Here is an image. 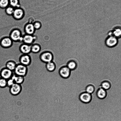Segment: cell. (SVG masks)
<instances>
[{"label":"cell","mask_w":121,"mask_h":121,"mask_svg":"<svg viewBox=\"0 0 121 121\" xmlns=\"http://www.w3.org/2000/svg\"><path fill=\"white\" fill-rule=\"evenodd\" d=\"M9 5L14 8H18V0H9Z\"/></svg>","instance_id":"603a6c76"},{"label":"cell","mask_w":121,"mask_h":121,"mask_svg":"<svg viewBox=\"0 0 121 121\" xmlns=\"http://www.w3.org/2000/svg\"><path fill=\"white\" fill-rule=\"evenodd\" d=\"M21 90L20 84L14 83L10 87L9 91L10 93L12 95L16 96L20 93Z\"/></svg>","instance_id":"30bf717a"},{"label":"cell","mask_w":121,"mask_h":121,"mask_svg":"<svg viewBox=\"0 0 121 121\" xmlns=\"http://www.w3.org/2000/svg\"><path fill=\"white\" fill-rule=\"evenodd\" d=\"M111 85L110 83L107 81L103 82L101 85V88L106 90L109 89Z\"/></svg>","instance_id":"d4e9b609"},{"label":"cell","mask_w":121,"mask_h":121,"mask_svg":"<svg viewBox=\"0 0 121 121\" xmlns=\"http://www.w3.org/2000/svg\"><path fill=\"white\" fill-rule=\"evenodd\" d=\"M7 86V80L2 78L0 79V87L4 88Z\"/></svg>","instance_id":"4316f807"},{"label":"cell","mask_w":121,"mask_h":121,"mask_svg":"<svg viewBox=\"0 0 121 121\" xmlns=\"http://www.w3.org/2000/svg\"><path fill=\"white\" fill-rule=\"evenodd\" d=\"M41 47L40 45L37 43H34L32 45L31 48V52L34 53L39 52L41 50Z\"/></svg>","instance_id":"ffe728a7"},{"label":"cell","mask_w":121,"mask_h":121,"mask_svg":"<svg viewBox=\"0 0 121 121\" xmlns=\"http://www.w3.org/2000/svg\"><path fill=\"white\" fill-rule=\"evenodd\" d=\"M95 88L92 85H89L88 86L86 89V92L88 93L91 94L94 92Z\"/></svg>","instance_id":"484cf974"},{"label":"cell","mask_w":121,"mask_h":121,"mask_svg":"<svg viewBox=\"0 0 121 121\" xmlns=\"http://www.w3.org/2000/svg\"><path fill=\"white\" fill-rule=\"evenodd\" d=\"M23 15L22 10L19 8H17L14 9L12 16L14 19L17 20L21 18Z\"/></svg>","instance_id":"5bb4252c"},{"label":"cell","mask_w":121,"mask_h":121,"mask_svg":"<svg viewBox=\"0 0 121 121\" xmlns=\"http://www.w3.org/2000/svg\"><path fill=\"white\" fill-rule=\"evenodd\" d=\"M17 64L15 61L13 60H9L6 62L5 67L13 72Z\"/></svg>","instance_id":"9a60e30c"},{"label":"cell","mask_w":121,"mask_h":121,"mask_svg":"<svg viewBox=\"0 0 121 121\" xmlns=\"http://www.w3.org/2000/svg\"><path fill=\"white\" fill-rule=\"evenodd\" d=\"M27 71V66L20 63L17 64L13 71L14 73L17 76H24Z\"/></svg>","instance_id":"7a4b0ae2"},{"label":"cell","mask_w":121,"mask_h":121,"mask_svg":"<svg viewBox=\"0 0 121 121\" xmlns=\"http://www.w3.org/2000/svg\"><path fill=\"white\" fill-rule=\"evenodd\" d=\"M71 72V70L66 66L62 67L59 71V73L60 76L65 78H67L69 76Z\"/></svg>","instance_id":"8fae6325"},{"label":"cell","mask_w":121,"mask_h":121,"mask_svg":"<svg viewBox=\"0 0 121 121\" xmlns=\"http://www.w3.org/2000/svg\"><path fill=\"white\" fill-rule=\"evenodd\" d=\"M5 9V13L7 15L9 16L12 15L14 10V8L9 5Z\"/></svg>","instance_id":"cb8c5ba5"},{"label":"cell","mask_w":121,"mask_h":121,"mask_svg":"<svg viewBox=\"0 0 121 121\" xmlns=\"http://www.w3.org/2000/svg\"><path fill=\"white\" fill-rule=\"evenodd\" d=\"M31 45H29L22 43L19 46V51L23 54H28L31 52Z\"/></svg>","instance_id":"9c48e42d"},{"label":"cell","mask_w":121,"mask_h":121,"mask_svg":"<svg viewBox=\"0 0 121 121\" xmlns=\"http://www.w3.org/2000/svg\"><path fill=\"white\" fill-rule=\"evenodd\" d=\"M14 81L15 83L21 84L23 81V77L17 76L14 73L11 78Z\"/></svg>","instance_id":"ac0fdd59"},{"label":"cell","mask_w":121,"mask_h":121,"mask_svg":"<svg viewBox=\"0 0 121 121\" xmlns=\"http://www.w3.org/2000/svg\"><path fill=\"white\" fill-rule=\"evenodd\" d=\"M2 78L1 76V75L0 74V79H1Z\"/></svg>","instance_id":"f546056e"},{"label":"cell","mask_w":121,"mask_h":121,"mask_svg":"<svg viewBox=\"0 0 121 121\" xmlns=\"http://www.w3.org/2000/svg\"><path fill=\"white\" fill-rule=\"evenodd\" d=\"M14 83L13 80L11 78L7 80V86L8 87H10Z\"/></svg>","instance_id":"83f0119b"},{"label":"cell","mask_w":121,"mask_h":121,"mask_svg":"<svg viewBox=\"0 0 121 121\" xmlns=\"http://www.w3.org/2000/svg\"><path fill=\"white\" fill-rule=\"evenodd\" d=\"M111 31L112 36L118 39L121 38V30L120 27L119 26L115 27Z\"/></svg>","instance_id":"2e32d148"},{"label":"cell","mask_w":121,"mask_h":121,"mask_svg":"<svg viewBox=\"0 0 121 121\" xmlns=\"http://www.w3.org/2000/svg\"><path fill=\"white\" fill-rule=\"evenodd\" d=\"M79 98L81 101L84 103H89L91 100V94L86 92L82 93L80 96Z\"/></svg>","instance_id":"7c38bea8"},{"label":"cell","mask_w":121,"mask_h":121,"mask_svg":"<svg viewBox=\"0 0 121 121\" xmlns=\"http://www.w3.org/2000/svg\"><path fill=\"white\" fill-rule=\"evenodd\" d=\"M66 66L70 70H74L77 68V64L75 61L70 60L68 62Z\"/></svg>","instance_id":"e0dca14e"},{"label":"cell","mask_w":121,"mask_h":121,"mask_svg":"<svg viewBox=\"0 0 121 121\" xmlns=\"http://www.w3.org/2000/svg\"><path fill=\"white\" fill-rule=\"evenodd\" d=\"M13 42L9 36H5L0 39V46L3 48L7 49L11 47Z\"/></svg>","instance_id":"3957f363"},{"label":"cell","mask_w":121,"mask_h":121,"mask_svg":"<svg viewBox=\"0 0 121 121\" xmlns=\"http://www.w3.org/2000/svg\"><path fill=\"white\" fill-rule=\"evenodd\" d=\"M24 28L25 34L31 35H33L35 30L33 25L31 24H27L24 26Z\"/></svg>","instance_id":"4fadbf2b"},{"label":"cell","mask_w":121,"mask_h":121,"mask_svg":"<svg viewBox=\"0 0 121 121\" xmlns=\"http://www.w3.org/2000/svg\"></svg>","instance_id":"4dcf8cb0"},{"label":"cell","mask_w":121,"mask_h":121,"mask_svg":"<svg viewBox=\"0 0 121 121\" xmlns=\"http://www.w3.org/2000/svg\"><path fill=\"white\" fill-rule=\"evenodd\" d=\"M97 97L101 99H103L105 98L106 96V91L101 88L97 91Z\"/></svg>","instance_id":"d6986e66"},{"label":"cell","mask_w":121,"mask_h":121,"mask_svg":"<svg viewBox=\"0 0 121 121\" xmlns=\"http://www.w3.org/2000/svg\"><path fill=\"white\" fill-rule=\"evenodd\" d=\"M40 57L42 61L46 63L52 61L53 59V56L51 52L46 51L41 54Z\"/></svg>","instance_id":"5b68a950"},{"label":"cell","mask_w":121,"mask_h":121,"mask_svg":"<svg viewBox=\"0 0 121 121\" xmlns=\"http://www.w3.org/2000/svg\"><path fill=\"white\" fill-rule=\"evenodd\" d=\"M46 67L48 71L52 72L55 70L56 68V65L54 62L51 61L46 63Z\"/></svg>","instance_id":"44dd1931"},{"label":"cell","mask_w":121,"mask_h":121,"mask_svg":"<svg viewBox=\"0 0 121 121\" xmlns=\"http://www.w3.org/2000/svg\"><path fill=\"white\" fill-rule=\"evenodd\" d=\"M24 35L20 29L15 28L10 31L9 36L13 42L22 43H23L22 37Z\"/></svg>","instance_id":"6da1fadb"},{"label":"cell","mask_w":121,"mask_h":121,"mask_svg":"<svg viewBox=\"0 0 121 121\" xmlns=\"http://www.w3.org/2000/svg\"><path fill=\"white\" fill-rule=\"evenodd\" d=\"M118 38L113 36H108L105 40V44L108 47L111 48L114 47L118 43Z\"/></svg>","instance_id":"277c9868"},{"label":"cell","mask_w":121,"mask_h":121,"mask_svg":"<svg viewBox=\"0 0 121 121\" xmlns=\"http://www.w3.org/2000/svg\"><path fill=\"white\" fill-rule=\"evenodd\" d=\"M37 38V36L35 33L33 35L25 34L22 36V42L27 44L32 45Z\"/></svg>","instance_id":"8992f818"},{"label":"cell","mask_w":121,"mask_h":121,"mask_svg":"<svg viewBox=\"0 0 121 121\" xmlns=\"http://www.w3.org/2000/svg\"><path fill=\"white\" fill-rule=\"evenodd\" d=\"M19 63L26 66L29 65L31 62V58L28 54H22L19 58Z\"/></svg>","instance_id":"52a82bcc"},{"label":"cell","mask_w":121,"mask_h":121,"mask_svg":"<svg viewBox=\"0 0 121 121\" xmlns=\"http://www.w3.org/2000/svg\"><path fill=\"white\" fill-rule=\"evenodd\" d=\"M13 73V71L5 67L2 68L0 70L2 78L7 80L11 78Z\"/></svg>","instance_id":"ba28073f"},{"label":"cell","mask_w":121,"mask_h":121,"mask_svg":"<svg viewBox=\"0 0 121 121\" xmlns=\"http://www.w3.org/2000/svg\"><path fill=\"white\" fill-rule=\"evenodd\" d=\"M9 6V0H0V8L5 9Z\"/></svg>","instance_id":"7402d4cb"},{"label":"cell","mask_w":121,"mask_h":121,"mask_svg":"<svg viewBox=\"0 0 121 121\" xmlns=\"http://www.w3.org/2000/svg\"><path fill=\"white\" fill-rule=\"evenodd\" d=\"M34 27L35 30L39 29L41 27L40 24L39 22H36L33 25Z\"/></svg>","instance_id":"f1b7e54d"}]
</instances>
